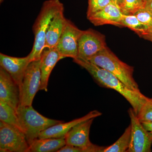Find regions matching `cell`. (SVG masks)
I'll list each match as a JSON object with an SVG mask.
<instances>
[{"label":"cell","instance_id":"cb8c5ba5","mask_svg":"<svg viewBox=\"0 0 152 152\" xmlns=\"http://www.w3.org/2000/svg\"><path fill=\"white\" fill-rule=\"evenodd\" d=\"M134 15L142 23L149 28L152 27V15L144 8L139 10Z\"/></svg>","mask_w":152,"mask_h":152},{"label":"cell","instance_id":"ac0fdd59","mask_svg":"<svg viewBox=\"0 0 152 152\" xmlns=\"http://www.w3.org/2000/svg\"><path fill=\"white\" fill-rule=\"evenodd\" d=\"M0 120L22 131L16 111L2 100H0Z\"/></svg>","mask_w":152,"mask_h":152},{"label":"cell","instance_id":"4fadbf2b","mask_svg":"<svg viewBox=\"0 0 152 152\" xmlns=\"http://www.w3.org/2000/svg\"><path fill=\"white\" fill-rule=\"evenodd\" d=\"M102 113L96 110L91 111L84 116L71 121L57 124L50 127L41 133L38 139L49 138H61L64 137L66 134L76 125L91 119L102 115Z\"/></svg>","mask_w":152,"mask_h":152},{"label":"cell","instance_id":"83f0119b","mask_svg":"<svg viewBox=\"0 0 152 152\" xmlns=\"http://www.w3.org/2000/svg\"><path fill=\"white\" fill-rule=\"evenodd\" d=\"M112 3L121 9L123 3V0H111Z\"/></svg>","mask_w":152,"mask_h":152},{"label":"cell","instance_id":"7402d4cb","mask_svg":"<svg viewBox=\"0 0 152 152\" xmlns=\"http://www.w3.org/2000/svg\"><path fill=\"white\" fill-rule=\"evenodd\" d=\"M137 115L141 122H152V97L144 104Z\"/></svg>","mask_w":152,"mask_h":152},{"label":"cell","instance_id":"603a6c76","mask_svg":"<svg viewBox=\"0 0 152 152\" xmlns=\"http://www.w3.org/2000/svg\"><path fill=\"white\" fill-rule=\"evenodd\" d=\"M111 3V0H88L87 18Z\"/></svg>","mask_w":152,"mask_h":152},{"label":"cell","instance_id":"9c48e42d","mask_svg":"<svg viewBox=\"0 0 152 152\" xmlns=\"http://www.w3.org/2000/svg\"><path fill=\"white\" fill-rule=\"evenodd\" d=\"M94 119H91L76 125L65 136L66 145L80 147L87 152H103L105 147L92 143L89 139L91 126Z\"/></svg>","mask_w":152,"mask_h":152},{"label":"cell","instance_id":"2e32d148","mask_svg":"<svg viewBox=\"0 0 152 152\" xmlns=\"http://www.w3.org/2000/svg\"><path fill=\"white\" fill-rule=\"evenodd\" d=\"M67 20L64 15V10L55 16L47 30L45 48L51 49L56 47Z\"/></svg>","mask_w":152,"mask_h":152},{"label":"cell","instance_id":"f1b7e54d","mask_svg":"<svg viewBox=\"0 0 152 152\" xmlns=\"http://www.w3.org/2000/svg\"><path fill=\"white\" fill-rule=\"evenodd\" d=\"M4 1V0H0V3H1H1Z\"/></svg>","mask_w":152,"mask_h":152},{"label":"cell","instance_id":"484cf974","mask_svg":"<svg viewBox=\"0 0 152 152\" xmlns=\"http://www.w3.org/2000/svg\"><path fill=\"white\" fill-rule=\"evenodd\" d=\"M144 8L152 15V0H146Z\"/></svg>","mask_w":152,"mask_h":152},{"label":"cell","instance_id":"ffe728a7","mask_svg":"<svg viewBox=\"0 0 152 152\" xmlns=\"http://www.w3.org/2000/svg\"><path fill=\"white\" fill-rule=\"evenodd\" d=\"M122 27H127L137 33L142 38L149 28L139 20L134 15H124L121 20Z\"/></svg>","mask_w":152,"mask_h":152},{"label":"cell","instance_id":"d4e9b609","mask_svg":"<svg viewBox=\"0 0 152 152\" xmlns=\"http://www.w3.org/2000/svg\"><path fill=\"white\" fill-rule=\"evenodd\" d=\"M142 38L147 40L151 41L152 42V27L149 28L146 34Z\"/></svg>","mask_w":152,"mask_h":152},{"label":"cell","instance_id":"52a82bcc","mask_svg":"<svg viewBox=\"0 0 152 152\" xmlns=\"http://www.w3.org/2000/svg\"><path fill=\"white\" fill-rule=\"evenodd\" d=\"M128 112L130 118L131 136L127 152H152V133L144 127L132 108Z\"/></svg>","mask_w":152,"mask_h":152},{"label":"cell","instance_id":"30bf717a","mask_svg":"<svg viewBox=\"0 0 152 152\" xmlns=\"http://www.w3.org/2000/svg\"><path fill=\"white\" fill-rule=\"evenodd\" d=\"M82 30H80L72 22L68 20L56 47L57 50L63 58L69 57L77 58L78 40Z\"/></svg>","mask_w":152,"mask_h":152},{"label":"cell","instance_id":"6da1fadb","mask_svg":"<svg viewBox=\"0 0 152 152\" xmlns=\"http://www.w3.org/2000/svg\"><path fill=\"white\" fill-rule=\"evenodd\" d=\"M73 61L88 71L99 86L119 93L129 103L137 115L149 98L143 94L140 91H133L129 88L111 73L89 61L76 58L74 59Z\"/></svg>","mask_w":152,"mask_h":152},{"label":"cell","instance_id":"5bb4252c","mask_svg":"<svg viewBox=\"0 0 152 152\" xmlns=\"http://www.w3.org/2000/svg\"><path fill=\"white\" fill-rule=\"evenodd\" d=\"M124 15L119 7L111 3L88 19L95 26L112 25L122 27L121 20Z\"/></svg>","mask_w":152,"mask_h":152},{"label":"cell","instance_id":"8992f818","mask_svg":"<svg viewBox=\"0 0 152 152\" xmlns=\"http://www.w3.org/2000/svg\"><path fill=\"white\" fill-rule=\"evenodd\" d=\"M29 146L23 131L0 121V152H28Z\"/></svg>","mask_w":152,"mask_h":152},{"label":"cell","instance_id":"7a4b0ae2","mask_svg":"<svg viewBox=\"0 0 152 152\" xmlns=\"http://www.w3.org/2000/svg\"><path fill=\"white\" fill-rule=\"evenodd\" d=\"M64 10V5L59 0H47L43 4L33 26L34 41L31 51L28 55L31 62L41 59L45 49L47 30L50 23L55 16Z\"/></svg>","mask_w":152,"mask_h":152},{"label":"cell","instance_id":"7c38bea8","mask_svg":"<svg viewBox=\"0 0 152 152\" xmlns=\"http://www.w3.org/2000/svg\"><path fill=\"white\" fill-rule=\"evenodd\" d=\"M28 55L18 58L0 53V66L5 70L20 86L28 66L31 63Z\"/></svg>","mask_w":152,"mask_h":152},{"label":"cell","instance_id":"277c9868","mask_svg":"<svg viewBox=\"0 0 152 152\" xmlns=\"http://www.w3.org/2000/svg\"><path fill=\"white\" fill-rule=\"evenodd\" d=\"M16 111L22 131L29 145L38 139L42 132L52 126L64 122L42 115L32 105H20Z\"/></svg>","mask_w":152,"mask_h":152},{"label":"cell","instance_id":"e0dca14e","mask_svg":"<svg viewBox=\"0 0 152 152\" xmlns=\"http://www.w3.org/2000/svg\"><path fill=\"white\" fill-rule=\"evenodd\" d=\"M66 145L65 137L37 139L30 144L28 152H57Z\"/></svg>","mask_w":152,"mask_h":152},{"label":"cell","instance_id":"8fae6325","mask_svg":"<svg viewBox=\"0 0 152 152\" xmlns=\"http://www.w3.org/2000/svg\"><path fill=\"white\" fill-rule=\"evenodd\" d=\"M0 100L8 104L14 110L20 105V86L3 68L0 67Z\"/></svg>","mask_w":152,"mask_h":152},{"label":"cell","instance_id":"9a60e30c","mask_svg":"<svg viewBox=\"0 0 152 152\" xmlns=\"http://www.w3.org/2000/svg\"><path fill=\"white\" fill-rule=\"evenodd\" d=\"M63 58L56 48H45L41 58V86L39 90L48 91V84L50 75L58 62Z\"/></svg>","mask_w":152,"mask_h":152},{"label":"cell","instance_id":"ba28073f","mask_svg":"<svg viewBox=\"0 0 152 152\" xmlns=\"http://www.w3.org/2000/svg\"><path fill=\"white\" fill-rule=\"evenodd\" d=\"M107 47L105 37L102 34L91 28L82 31L79 39L77 58L89 61Z\"/></svg>","mask_w":152,"mask_h":152},{"label":"cell","instance_id":"d6986e66","mask_svg":"<svg viewBox=\"0 0 152 152\" xmlns=\"http://www.w3.org/2000/svg\"><path fill=\"white\" fill-rule=\"evenodd\" d=\"M131 136V126L125 129L122 136L110 146L105 147L103 152H127L129 147Z\"/></svg>","mask_w":152,"mask_h":152},{"label":"cell","instance_id":"3957f363","mask_svg":"<svg viewBox=\"0 0 152 152\" xmlns=\"http://www.w3.org/2000/svg\"><path fill=\"white\" fill-rule=\"evenodd\" d=\"M89 61L111 73L130 89L140 91L133 77L134 67L122 61L107 47L95 55Z\"/></svg>","mask_w":152,"mask_h":152},{"label":"cell","instance_id":"44dd1931","mask_svg":"<svg viewBox=\"0 0 152 152\" xmlns=\"http://www.w3.org/2000/svg\"><path fill=\"white\" fill-rule=\"evenodd\" d=\"M146 0H123L121 10L124 15H134L145 7Z\"/></svg>","mask_w":152,"mask_h":152},{"label":"cell","instance_id":"4316f807","mask_svg":"<svg viewBox=\"0 0 152 152\" xmlns=\"http://www.w3.org/2000/svg\"><path fill=\"white\" fill-rule=\"evenodd\" d=\"M142 124L145 128L147 130L152 133V122L143 121L141 122Z\"/></svg>","mask_w":152,"mask_h":152},{"label":"cell","instance_id":"5b68a950","mask_svg":"<svg viewBox=\"0 0 152 152\" xmlns=\"http://www.w3.org/2000/svg\"><path fill=\"white\" fill-rule=\"evenodd\" d=\"M41 59L33 61L28 66L23 78L20 85V105L23 106L32 104L35 96L41 86Z\"/></svg>","mask_w":152,"mask_h":152}]
</instances>
